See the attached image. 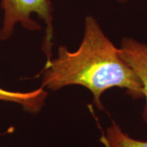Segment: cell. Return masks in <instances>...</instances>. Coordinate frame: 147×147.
<instances>
[{
	"label": "cell",
	"instance_id": "6da1fadb",
	"mask_svg": "<svg viewBox=\"0 0 147 147\" xmlns=\"http://www.w3.org/2000/svg\"><path fill=\"white\" fill-rule=\"evenodd\" d=\"M41 76L44 89L57 91L70 85L86 88L99 110L103 109L102 94L112 88L125 89L133 99L144 97L136 74L92 16L85 18L79 47L75 51L59 47L57 57L47 61Z\"/></svg>",
	"mask_w": 147,
	"mask_h": 147
},
{
	"label": "cell",
	"instance_id": "7a4b0ae2",
	"mask_svg": "<svg viewBox=\"0 0 147 147\" xmlns=\"http://www.w3.org/2000/svg\"><path fill=\"white\" fill-rule=\"evenodd\" d=\"M3 10V26L0 30V39L9 38L17 24L29 30H40V25L32 16L35 14L46 25V35L42 50L49 61L53 56V6L51 0H2Z\"/></svg>",
	"mask_w": 147,
	"mask_h": 147
},
{
	"label": "cell",
	"instance_id": "3957f363",
	"mask_svg": "<svg viewBox=\"0 0 147 147\" xmlns=\"http://www.w3.org/2000/svg\"><path fill=\"white\" fill-rule=\"evenodd\" d=\"M119 49L122 57L130 65L142 84L143 96L146 98L142 118L147 123V44L133 38L124 37Z\"/></svg>",
	"mask_w": 147,
	"mask_h": 147
},
{
	"label": "cell",
	"instance_id": "277c9868",
	"mask_svg": "<svg viewBox=\"0 0 147 147\" xmlns=\"http://www.w3.org/2000/svg\"><path fill=\"white\" fill-rule=\"evenodd\" d=\"M47 96V91L42 87L30 92H13L0 88V100L16 103L33 114L42 110Z\"/></svg>",
	"mask_w": 147,
	"mask_h": 147
},
{
	"label": "cell",
	"instance_id": "5b68a950",
	"mask_svg": "<svg viewBox=\"0 0 147 147\" xmlns=\"http://www.w3.org/2000/svg\"><path fill=\"white\" fill-rule=\"evenodd\" d=\"M101 141L105 147H147V141L132 138L115 123L106 128Z\"/></svg>",
	"mask_w": 147,
	"mask_h": 147
},
{
	"label": "cell",
	"instance_id": "8992f818",
	"mask_svg": "<svg viewBox=\"0 0 147 147\" xmlns=\"http://www.w3.org/2000/svg\"><path fill=\"white\" fill-rule=\"evenodd\" d=\"M119 3H125L127 1H128V0H117Z\"/></svg>",
	"mask_w": 147,
	"mask_h": 147
}]
</instances>
